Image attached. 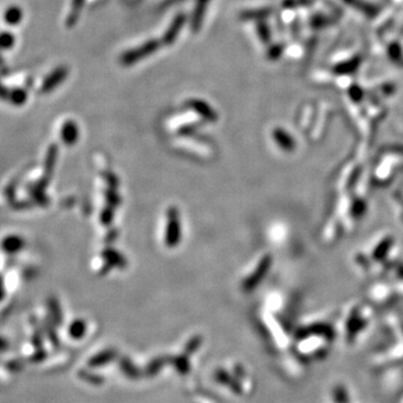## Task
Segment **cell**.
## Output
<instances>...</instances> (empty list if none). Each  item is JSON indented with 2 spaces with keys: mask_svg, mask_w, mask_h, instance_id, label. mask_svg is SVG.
<instances>
[{
  "mask_svg": "<svg viewBox=\"0 0 403 403\" xmlns=\"http://www.w3.org/2000/svg\"><path fill=\"white\" fill-rule=\"evenodd\" d=\"M181 236V227L179 213L176 207H171L167 212V227L165 243L167 247L174 248L179 243Z\"/></svg>",
  "mask_w": 403,
  "mask_h": 403,
  "instance_id": "2",
  "label": "cell"
},
{
  "mask_svg": "<svg viewBox=\"0 0 403 403\" xmlns=\"http://www.w3.org/2000/svg\"><path fill=\"white\" fill-rule=\"evenodd\" d=\"M209 2H211V0H196L191 18V28L194 33H199L201 30Z\"/></svg>",
  "mask_w": 403,
  "mask_h": 403,
  "instance_id": "6",
  "label": "cell"
},
{
  "mask_svg": "<svg viewBox=\"0 0 403 403\" xmlns=\"http://www.w3.org/2000/svg\"><path fill=\"white\" fill-rule=\"evenodd\" d=\"M186 106L192 109L193 111H195L197 115H200L202 118L211 121V122H214L217 120V114L213 110V109L209 107V104L205 102L203 100L200 99H192L187 101Z\"/></svg>",
  "mask_w": 403,
  "mask_h": 403,
  "instance_id": "5",
  "label": "cell"
},
{
  "mask_svg": "<svg viewBox=\"0 0 403 403\" xmlns=\"http://www.w3.org/2000/svg\"><path fill=\"white\" fill-rule=\"evenodd\" d=\"M68 75V68L66 66H58L56 67L55 70L51 72L50 74L46 76V79L44 80V82L42 84V87H40V92L43 93H50L54 90L55 87H58L60 83H63L64 81L66 80Z\"/></svg>",
  "mask_w": 403,
  "mask_h": 403,
  "instance_id": "4",
  "label": "cell"
},
{
  "mask_svg": "<svg viewBox=\"0 0 403 403\" xmlns=\"http://www.w3.org/2000/svg\"><path fill=\"white\" fill-rule=\"evenodd\" d=\"M102 256L104 257V259L107 260L108 264L110 265H116V267L123 268L124 265L127 264V262L123 259L122 256L119 255V253L115 251V250H104Z\"/></svg>",
  "mask_w": 403,
  "mask_h": 403,
  "instance_id": "10",
  "label": "cell"
},
{
  "mask_svg": "<svg viewBox=\"0 0 403 403\" xmlns=\"http://www.w3.org/2000/svg\"><path fill=\"white\" fill-rule=\"evenodd\" d=\"M112 219H114V212L110 207H107L106 209H103L102 213H101V221L104 225H109L111 223Z\"/></svg>",
  "mask_w": 403,
  "mask_h": 403,
  "instance_id": "16",
  "label": "cell"
},
{
  "mask_svg": "<svg viewBox=\"0 0 403 403\" xmlns=\"http://www.w3.org/2000/svg\"><path fill=\"white\" fill-rule=\"evenodd\" d=\"M104 178H106V181L108 183V185L112 189H115L116 187H118V179H116V177L115 175H112V174H110V173H108V174L104 175Z\"/></svg>",
  "mask_w": 403,
  "mask_h": 403,
  "instance_id": "18",
  "label": "cell"
},
{
  "mask_svg": "<svg viewBox=\"0 0 403 403\" xmlns=\"http://www.w3.org/2000/svg\"><path fill=\"white\" fill-rule=\"evenodd\" d=\"M9 90H8L7 87H5L2 86L1 83H0V99H8V96H9Z\"/></svg>",
  "mask_w": 403,
  "mask_h": 403,
  "instance_id": "19",
  "label": "cell"
},
{
  "mask_svg": "<svg viewBox=\"0 0 403 403\" xmlns=\"http://www.w3.org/2000/svg\"><path fill=\"white\" fill-rule=\"evenodd\" d=\"M257 30H258V34H259V37L263 40V42H268V40L270 39V33H269L268 27L265 26V24L263 23L258 24Z\"/></svg>",
  "mask_w": 403,
  "mask_h": 403,
  "instance_id": "15",
  "label": "cell"
},
{
  "mask_svg": "<svg viewBox=\"0 0 403 403\" xmlns=\"http://www.w3.org/2000/svg\"><path fill=\"white\" fill-rule=\"evenodd\" d=\"M86 0H73V1H72L71 11H70V14H68L67 19H66L67 27H70V28L73 27L75 24L78 23L80 14H81V11H82L84 5H86Z\"/></svg>",
  "mask_w": 403,
  "mask_h": 403,
  "instance_id": "9",
  "label": "cell"
},
{
  "mask_svg": "<svg viewBox=\"0 0 403 403\" xmlns=\"http://www.w3.org/2000/svg\"><path fill=\"white\" fill-rule=\"evenodd\" d=\"M15 36L10 31H1L0 33V51L11 50L15 45Z\"/></svg>",
  "mask_w": 403,
  "mask_h": 403,
  "instance_id": "11",
  "label": "cell"
},
{
  "mask_svg": "<svg viewBox=\"0 0 403 403\" xmlns=\"http://www.w3.org/2000/svg\"><path fill=\"white\" fill-rule=\"evenodd\" d=\"M107 201H108L109 204L112 205V206H115V205L119 204L120 199H119V196L115 194V192L108 191L107 192Z\"/></svg>",
  "mask_w": 403,
  "mask_h": 403,
  "instance_id": "17",
  "label": "cell"
},
{
  "mask_svg": "<svg viewBox=\"0 0 403 403\" xmlns=\"http://www.w3.org/2000/svg\"><path fill=\"white\" fill-rule=\"evenodd\" d=\"M8 100H10L16 106H20V104H24L26 102L27 92L24 88H14V90L9 92Z\"/></svg>",
  "mask_w": 403,
  "mask_h": 403,
  "instance_id": "12",
  "label": "cell"
},
{
  "mask_svg": "<svg viewBox=\"0 0 403 403\" xmlns=\"http://www.w3.org/2000/svg\"><path fill=\"white\" fill-rule=\"evenodd\" d=\"M60 137L66 144H74L79 138V128L74 121H66L60 130Z\"/></svg>",
  "mask_w": 403,
  "mask_h": 403,
  "instance_id": "7",
  "label": "cell"
},
{
  "mask_svg": "<svg viewBox=\"0 0 403 403\" xmlns=\"http://www.w3.org/2000/svg\"><path fill=\"white\" fill-rule=\"evenodd\" d=\"M86 333V324L83 320H76L70 326V335L74 338H80Z\"/></svg>",
  "mask_w": 403,
  "mask_h": 403,
  "instance_id": "14",
  "label": "cell"
},
{
  "mask_svg": "<svg viewBox=\"0 0 403 403\" xmlns=\"http://www.w3.org/2000/svg\"><path fill=\"white\" fill-rule=\"evenodd\" d=\"M185 0H166L164 3V7H168L171 5H175V3H179V2H183Z\"/></svg>",
  "mask_w": 403,
  "mask_h": 403,
  "instance_id": "20",
  "label": "cell"
},
{
  "mask_svg": "<svg viewBox=\"0 0 403 403\" xmlns=\"http://www.w3.org/2000/svg\"><path fill=\"white\" fill-rule=\"evenodd\" d=\"M23 17H24V13H23L22 8L16 5L9 6L6 9L5 13H3V20H5V23L7 24V25H10V26H16L22 23Z\"/></svg>",
  "mask_w": 403,
  "mask_h": 403,
  "instance_id": "8",
  "label": "cell"
},
{
  "mask_svg": "<svg viewBox=\"0 0 403 403\" xmlns=\"http://www.w3.org/2000/svg\"><path fill=\"white\" fill-rule=\"evenodd\" d=\"M186 20L187 16L184 13H179L175 16L171 25L167 28V30L165 31L163 38H161V44L164 46H171L175 43V40L178 37V34L181 31V29H183Z\"/></svg>",
  "mask_w": 403,
  "mask_h": 403,
  "instance_id": "3",
  "label": "cell"
},
{
  "mask_svg": "<svg viewBox=\"0 0 403 403\" xmlns=\"http://www.w3.org/2000/svg\"><path fill=\"white\" fill-rule=\"evenodd\" d=\"M163 45L161 44V40L159 39H149L146 43H144L143 45H140L138 47L131 48L127 52L121 55L120 58V63L122 66H132L139 62V60L144 59L150 56L159 50V47Z\"/></svg>",
  "mask_w": 403,
  "mask_h": 403,
  "instance_id": "1",
  "label": "cell"
},
{
  "mask_svg": "<svg viewBox=\"0 0 403 403\" xmlns=\"http://www.w3.org/2000/svg\"><path fill=\"white\" fill-rule=\"evenodd\" d=\"M269 14V10L267 9H260V10H244L240 14V19L244 20V22H249V20L253 19H261L264 16Z\"/></svg>",
  "mask_w": 403,
  "mask_h": 403,
  "instance_id": "13",
  "label": "cell"
}]
</instances>
